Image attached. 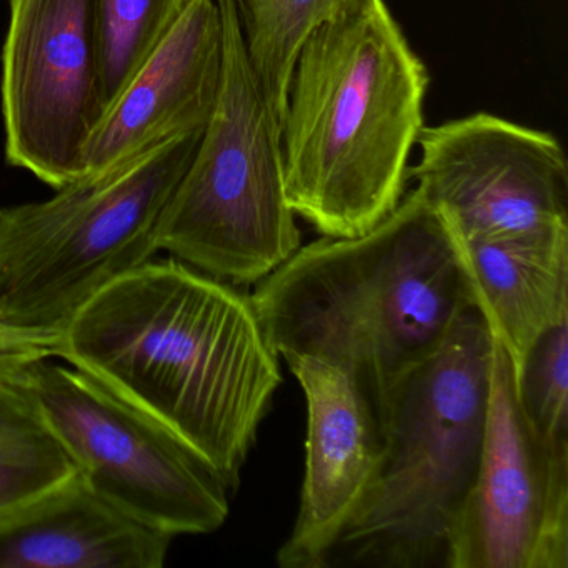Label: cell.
<instances>
[{
  "label": "cell",
  "mask_w": 568,
  "mask_h": 568,
  "mask_svg": "<svg viewBox=\"0 0 568 568\" xmlns=\"http://www.w3.org/2000/svg\"><path fill=\"white\" fill-rule=\"evenodd\" d=\"M0 95L9 165L52 189L84 178L102 121L95 0H9Z\"/></svg>",
  "instance_id": "8"
},
{
  "label": "cell",
  "mask_w": 568,
  "mask_h": 568,
  "mask_svg": "<svg viewBox=\"0 0 568 568\" xmlns=\"http://www.w3.org/2000/svg\"><path fill=\"white\" fill-rule=\"evenodd\" d=\"M222 71L224 29L217 0H189L85 145V175L204 131L217 104Z\"/></svg>",
  "instance_id": "12"
},
{
  "label": "cell",
  "mask_w": 568,
  "mask_h": 568,
  "mask_svg": "<svg viewBox=\"0 0 568 568\" xmlns=\"http://www.w3.org/2000/svg\"><path fill=\"white\" fill-rule=\"evenodd\" d=\"M178 258L145 262L95 294L58 357L168 425L237 490L282 384L252 297Z\"/></svg>",
  "instance_id": "1"
},
{
  "label": "cell",
  "mask_w": 568,
  "mask_h": 568,
  "mask_svg": "<svg viewBox=\"0 0 568 568\" xmlns=\"http://www.w3.org/2000/svg\"><path fill=\"white\" fill-rule=\"evenodd\" d=\"M408 169L458 241H505L568 229V165L548 132L491 114L422 129Z\"/></svg>",
  "instance_id": "10"
},
{
  "label": "cell",
  "mask_w": 568,
  "mask_h": 568,
  "mask_svg": "<svg viewBox=\"0 0 568 568\" xmlns=\"http://www.w3.org/2000/svg\"><path fill=\"white\" fill-rule=\"evenodd\" d=\"M490 365L491 334L471 308L395 394L374 484L328 567H445L480 460Z\"/></svg>",
  "instance_id": "4"
},
{
  "label": "cell",
  "mask_w": 568,
  "mask_h": 568,
  "mask_svg": "<svg viewBox=\"0 0 568 568\" xmlns=\"http://www.w3.org/2000/svg\"><path fill=\"white\" fill-rule=\"evenodd\" d=\"M455 242L475 307L515 371L538 335L568 318V229Z\"/></svg>",
  "instance_id": "14"
},
{
  "label": "cell",
  "mask_w": 568,
  "mask_h": 568,
  "mask_svg": "<svg viewBox=\"0 0 568 568\" xmlns=\"http://www.w3.org/2000/svg\"><path fill=\"white\" fill-rule=\"evenodd\" d=\"M248 0H237V6L241 8V6L247 4Z\"/></svg>",
  "instance_id": "19"
},
{
  "label": "cell",
  "mask_w": 568,
  "mask_h": 568,
  "mask_svg": "<svg viewBox=\"0 0 568 568\" xmlns=\"http://www.w3.org/2000/svg\"><path fill=\"white\" fill-rule=\"evenodd\" d=\"M358 2L362 0H248L239 8L248 59L281 122L305 39Z\"/></svg>",
  "instance_id": "15"
},
{
  "label": "cell",
  "mask_w": 568,
  "mask_h": 568,
  "mask_svg": "<svg viewBox=\"0 0 568 568\" xmlns=\"http://www.w3.org/2000/svg\"><path fill=\"white\" fill-rule=\"evenodd\" d=\"M187 4L189 0H95L102 119Z\"/></svg>",
  "instance_id": "17"
},
{
  "label": "cell",
  "mask_w": 568,
  "mask_h": 568,
  "mask_svg": "<svg viewBox=\"0 0 568 568\" xmlns=\"http://www.w3.org/2000/svg\"><path fill=\"white\" fill-rule=\"evenodd\" d=\"M74 471L31 395L0 378V515Z\"/></svg>",
  "instance_id": "16"
},
{
  "label": "cell",
  "mask_w": 568,
  "mask_h": 568,
  "mask_svg": "<svg viewBox=\"0 0 568 568\" xmlns=\"http://www.w3.org/2000/svg\"><path fill=\"white\" fill-rule=\"evenodd\" d=\"M514 374L531 430L548 444L568 447V318L535 338Z\"/></svg>",
  "instance_id": "18"
},
{
  "label": "cell",
  "mask_w": 568,
  "mask_h": 568,
  "mask_svg": "<svg viewBox=\"0 0 568 568\" xmlns=\"http://www.w3.org/2000/svg\"><path fill=\"white\" fill-rule=\"evenodd\" d=\"M445 567L568 568V447L531 430L514 365L494 337L480 460Z\"/></svg>",
  "instance_id": "9"
},
{
  "label": "cell",
  "mask_w": 568,
  "mask_h": 568,
  "mask_svg": "<svg viewBox=\"0 0 568 568\" xmlns=\"http://www.w3.org/2000/svg\"><path fill=\"white\" fill-rule=\"evenodd\" d=\"M171 540L75 470L0 515V568H161Z\"/></svg>",
  "instance_id": "13"
},
{
  "label": "cell",
  "mask_w": 568,
  "mask_h": 568,
  "mask_svg": "<svg viewBox=\"0 0 568 568\" xmlns=\"http://www.w3.org/2000/svg\"><path fill=\"white\" fill-rule=\"evenodd\" d=\"M251 297L278 357L347 372L382 425L402 384L477 308L454 234L418 189L365 234L301 245Z\"/></svg>",
  "instance_id": "2"
},
{
  "label": "cell",
  "mask_w": 568,
  "mask_h": 568,
  "mask_svg": "<svg viewBox=\"0 0 568 568\" xmlns=\"http://www.w3.org/2000/svg\"><path fill=\"white\" fill-rule=\"evenodd\" d=\"M428 74L385 0H362L311 32L282 115L285 192L327 237L374 229L404 197L424 129Z\"/></svg>",
  "instance_id": "3"
},
{
  "label": "cell",
  "mask_w": 568,
  "mask_h": 568,
  "mask_svg": "<svg viewBox=\"0 0 568 568\" xmlns=\"http://www.w3.org/2000/svg\"><path fill=\"white\" fill-rule=\"evenodd\" d=\"M285 362L307 400V457L301 507L277 561L324 568L374 484L384 425L347 372L311 357Z\"/></svg>",
  "instance_id": "11"
},
{
  "label": "cell",
  "mask_w": 568,
  "mask_h": 568,
  "mask_svg": "<svg viewBox=\"0 0 568 568\" xmlns=\"http://www.w3.org/2000/svg\"><path fill=\"white\" fill-rule=\"evenodd\" d=\"M224 71L211 121L162 214L159 251L232 285H255L298 247L282 122L245 48L237 0H217Z\"/></svg>",
  "instance_id": "6"
},
{
  "label": "cell",
  "mask_w": 568,
  "mask_h": 568,
  "mask_svg": "<svg viewBox=\"0 0 568 568\" xmlns=\"http://www.w3.org/2000/svg\"><path fill=\"white\" fill-rule=\"evenodd\" d=\"M28 392L81 477L105 500L172 535L211 534L232 490L181 435L81 368L52 357L0 368Z\"/></svg>",
  "instance_id": "7"
},
{
  "label": "cell",
  "mask_w": 568,
  "mask_h": 568,
  "mask_svg": "<svg viewBox=\"0 0 568 568\" xmlns=\"http://www.w3.org/2000/svg\"><path fill=\"white\" fill-rule=\"evenodd\" d=\"M202 132L84 175L45 201L0 209V321L62 334L102 288L152 261Z\"/></svg>",
  "instance_id": "5"
}]
</instances>
